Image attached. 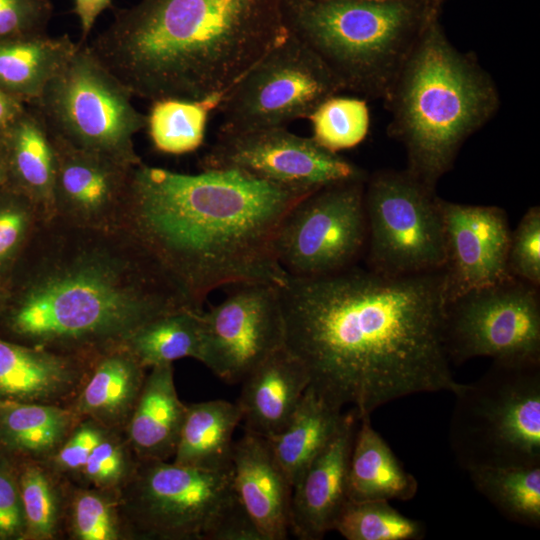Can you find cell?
Here are the masks:
<instances>
[{"label": "cell", "mask_w": 540, "mask_h": 540, "mask_svg": "<svg viewBox=\"0 0 540 540\" xmlns=\"http://www.w3.org/2000/svg\"><path fill=\"white\" fill-rule=\"evenodd\" d=\"M356 409L343 413L340 425L292 487L290 531L301 540H319L348 501V469L359 424Z\"/></svg>", "instance_id": "17"}, {"label": "cell", "mask_w": 540, "mask_h": 540, "mask_svg": "<svg viewBox=\"0 0 540 540\" xmlns=\"http://www.w3.org/2000/svg\"><path fill=\"white\" fill-rule=\"evenodd\" d=\"M312 139L324 149L338 153L359 145L368 135L370 113L360 97L333 95L308 117Z\"/></svg>", "instance_id": "36"}, {"label": "cell", "mask_w": 540, "mask_h": 540, "mask_svg": "<svg viewBox=\"0 0 540 540\" xmlns=\"http://www.w3.org/2000/svg\"><path fill=\"white\" fill-rule=\"evenodd\" d=\"M79 421L69 407L0 400V448L15 459L47 461Z\"/></svg>", "instance_id": "28"}, {"label": "cell", "mask_w": 540, "mask_h": 540, "mask_svg": "<svg viewBox=\"0 0 540 540\" xmlns=\"http://www.w3.org/2000/svg\"><path fill=\"white\" fill-rule=\"evenodd\" d=\"M6 182H7L6 166H5L3 156L0 152V190L3 188Z\"/></svg>", "instance_id": "45"}, {"label": "cell", "mask_w": 540, "mask_h": 540, "mask_svg": "<svg viewBox=\"0 0 540 540\" xmlns=\"http://www.w3.org/2000/svg\"><path fill=\"white\" fill-rule=\"evenodd\" d=\"M454 395L449 444L460 467L540 465V362L493 361Z\"/></svg>", "instance_id": "7"}, {"label": "cell", "mask_w": 540, "mask_h": 540, "mask_svg": "<svg viewBox=\"0 0 540 540\" xmlns=\"http://www.w3.org/2000/svg\"><path fill=\"white\" fill-rule=\"evenodd\" d=\"M344 91L338 78L302 40L288 31L224 94L219 130L286 127Z\"/></svg>", "instance_id": "11"}, {"label": "cell", "mask_w": 540, "mask_h": 540, "mask_svg": "<svg viewBox=\"0 0 540 540\" xmlns=\"http://www.w3.org/2000/svg\"><path fill=\"white\" fill-rule=\"evenodd\" d=\"M201 312L180 309L162 315L135 332L124 344L147 368L191 357L199 361L202 345Z\"/></svg>", "instance_id": "31"}, {"label": "cell", "mask_w": 540, "mask_h": 540, "mask_svg": "<svg viewBox=\"0 0 540 540\" xmlns=\"http://www.w3.org/2000/svg\"><path fill=\"white\" fill-rule=\"evenodd\" d=\"M241 422L236 403L210 400L186 404L173 463L212 471L232 469V436Z\"/></svg>", "instance_id": "26"}, {"label": "cell", "mask_w": 540, "mask_h": 540, "mask_svg": "<svg viewBox=\"0 0 540 540\" xmlns=\"http://www.w3.org/2000/svg\"><path fill=\"white\" fill-rule=\"evenodd\" d=\"M12 462L25 519L24 540H63L70 482L46 461L16 459Z\"/></svg>", "instance_id": "30"}, {"label": "cell", "mask_w": 540, "mask_h": 540, "mask_svg": "<svg viewBox=\"0 0 540 540\" xmlns=\"http://www.w3.org/2000/svg\"><path fill=\"white\" fill-rule=\"evenodd\" d=\"M241 383L236 404L245 431L270 438L285 428L310 378L301 361L284 346L254 368Z\"/></svg>", "instance_id": "21"}, {"label": "cell", "mask_w": 540, "mask_h": 540, "mask_svg": "<svg viewBox=\"0 0 540 540\" xmlns=\"http://www.w3.org/2000/svg\"><path fill=\"white\" fill-rule=\"evenodd\" d=\"M333 530L347 540H419L425 537L422 522L404 516L386 500H348Z\"/></svg>", "instance_id": "35"}, {"label": "cell", "mask_w": 540, "mask_h": 540, "mask_svg": "<svg viewBox=\"0 0 540 540\" xmlns=\"http://www.w3.org/2000/svg\"><path fill=\"white\" fill-rule=\"evenodd\" d=\"M118 497L131 540H214L240 504L232 469L212 471L167 461H138Z\"/></svg>", "instance_id": "9"}, {"label": "cell", "mask_w": 540, "mask_h": 540, "mask_svg": "<svg viewBox=\"0 0 540 540\" xmlns=\"http://www.w3.org/2000/svg\"><path fill=\"white\" fill-rule=\"evenodd\" d=\"M234 491L264 540H284L290 531L292 486L268 440L246 432L233 443Z\"/></svg>", "instance_id": "20"}, {"label": "cell", "mask_w": 540, "mask_h": 540, "mask_svg": "<svg viewBox=\"0 0 540 540\" xmlns=\"http://www.w3.org/2000/svg\"><path fill=\"white\" fill-rule=\"evenodd\" d=\"M137 464L124 431L108 429L92 449L76 484L118 490Z\"/></svg>", "instance_id": "37"}, {"label": "cell", "mask_w": 540, "mask_h": 540, "mask_svg": "<svg viewBox=\"0 0 540 540\" xmlns=\"http://www.w3.org/2000/svg\"><path fill=\"white\" fill-rule=\"evenodd\" d=\"M199 165L202 170H237L267 182L307 191L366 180L369 175L338 153L286 127L219 130Z\"/></svg>", "instance_id": "14"}, {"label": "cell", "mask_w": 540, "mask_h": 540, "mask_svg": "<svg viewBox=\"0 0 540 540\" xmlns=\"http://www.w3.org/2000/svg\"><path fill=\"white\" fill-rule=\"evenodd\" d=\"M366 180L324 186L289 210L275 241L277 259L288 276L321 277L356 265L367 242Z\"/></svg>", "instance_id": "13"}, {"label": "cell", "mask_w": 540, "mask_h": 540, "mask_svg": "<svg viewBox=\"0 0 540 540\" xmlns=\"http://www.w3.org/2000/svg\"><path fill=\"white\" fill-rule=\"evenodd\" d=\"M443 342L455 364L475 357L540 362L539 287L511 277L445 302Z\"/></svg>", "instance_id": "12"}, {"label": "cell", "mask_w": 540, "mask_h": 540, "mask_svg": "<svg viewBox=\"0 0 540 540\" xmlns=\"http://www.w3.org/2000/svg\"><path fill=\"white\" fill-rule=\"evenodd\" d=\"M180 309L192 308L152 272L137 247L126 263L95 252L46 271L16 306L9 326L25 345L95 358Z\"/></svg>", "instance_id": "4"}, {"label": "cell", "mask_w": 540, "mask_h": 540, "mask_svg": "<svg viewBox=\"0 0 540 540\" xmlns=\"http://www.w3.org/2000/svg\"><path fill=\"white\" fill-rule=\"evenodd\" d=\"M367 268L390 276L442 270L444 225L439 197L406 169L368 175L364 187Z\"/></svg>", "instance_id": "10"}, {"label": "cell", "mask_w": 540, "mask_h": 540, "mask_svg": "<svg viewBox=\"0 0 540 540\" xmlns=\"http://www.w3.org/2000/svg\"><path fill=\"white\" fill-rule=\"evenodd\" d=\"M146 368L124 346L99 354L69 408L82 419L124 431L140 395Z\"/></svg>", "instance_id": "22"}, {"label": "cell", "mask_w": 540, "mask_h": 540, "mask_svg": "<svg viewBox=\"0 0 540 540\" xmlns=\"http://www.w3.org/2000/svg\"><path fill=\"white\" fill-rule=\"evenodd\" d=\"M50 0H0V42L47 33Z\"/></svg>", "instance_id": "40"}, {"label": "cell", "mask_w": 540, "mask_h": 540, "mask_svg": "<svg viewBox=\"0 0 540 540\" xmlns=\"http://www.w3.org/2000/svg\"><path fill=\"white\" fill-rule=\"evenodd\" d=\"M223 96L152 101L145 128L154 148L173 155L197 150L203 144L209 115L218 108Z\"/></svg>", "instance_id": "32"}, {"label": "cell", "mask_w": 540, "mask_h": 540, "mask_svg": "<svg viewBox=\"0 0 540 540\" xmlns=\"http://www.w3.org/2000/svg\"><path fill=\"white\" fill-rule=\"evenodd\" d=\"M76 47L68 35L52 37L47 33L0 42V88L30 105Z\"/></svg>", "instance_id": "27"}, {"label": "cell", "mask_w": 540, "mask_h": 540, "mask_svg": "<svg viewBox=\"0 0 540 540\" xmlns=\"http://www.w3.org/2000/svg\"><path fill=\"white\" fill-rule=\"evenodd\" d=\"M7 177L44 209H54L56 155L49 127L33 107H26L0 136Z\"/></svg>", "instance_id": "24"}, {"label": "cell", "mask_w": 540, "mask_h": 540, "mask_svg": "<svg viewBox=\"0 0 540 540\" xmlns=\"http://www.w3.org/2000/svg\"><path fill=\"white\" fill-rule=\"evenodd\" d=\"M199 361L229 384L243 379L285 346L279 287L260 282L231 286L219 304L201 312Z\"/></svg>", "instance_id": "15"}, {"label": "cell", "mask_w": 540, "mask_h": 540, "mask_svg": "<svg viewBox=\"0 0 540 540\" xmlns=\"http://www.w3.org/2000/svg\"><path fill=\"white\" fill-rule=\"evenodd\" d=\"M281 2L139 0L88 46L132 96L224 95L288 35Z\"/></svg>", "instance_id": "3"}, {"label": "cell", "mask_w": 540, "mask_h": 540, "mask_svg": "<svg viewBox=\"0 0 540 540\" xmlns=\"http://www.w3.org/2000/svg\"><path fill=\"white\" fill-rule=\"evenodd\" d=\"M439 206L445 238V302L512 277L507 269L511 230L502 208L462 204L440 197Z\"/></svg>", "instance_id": "16"}, {"label": "cell", "mask_w": 540, "mask_h": 540, "mask_svg": "<svg viewBox=\"0 0 540 540\" xmlns=\"http://www.w3.org/2000/svg\"><path fill=\"white\" fill-rule=\"evenodd\" d=\"M323 1H332V0H323Z\"/></svg>", "instance_id": "46"}, {"label": "cell", "mask_w": 540, "mask_h": 540, "mask_svg": "<svg viewBox=\"0 0 540 540\" xmlns=\"http://www.w3.org/2000/svg\"><path fill=\"white\" fill-rule=\"evenodd\" d=\"M507 269L509 274L540 288V207L532 206L511 231Z\"/></svg>", "instance_id": "38"}, {"label": "cell", "mask_w": 540, "mask_h": 540, "mask_svg": "<svg viewBox=\"0 0 540 540\" xmlns=\"http://www.w3.org/2000/svg\"><path fill=\"white\" fill-rule=\"evenodd\" d=\"M112 4V0H74V12L81 26V42H85L98 16Z\"/></svg>", "instance_id": "43"}, {"label": "cell", "mask_w": 540, "mask_h": 540, "mask_svg": "<svg viewBox=\"0 0 540 540\" xmlns=\"http://www.w3.org/2000/svg\"><path fill=\"white\" fill-rule=\"evenodd\" d=\"M447 0H282L288 31L350 90L384 101Z\"/></svg>", "instance_id": "6"}, {"label": "cell", "mask_w": 540, "mask_h": 540, "mask_svg": "<svg viewBox=\"0 0 540 540\" xmlns=\"http://www.w3.org/2000/svg\"><path fill=\"white\" fill-rule=\"evenodd\" d=\"M468 473L476 490L503 516L540 527V465L487 467Z\"/></svg>", "instance_id": "33"}, {"label": "cell", "mask_w": 540, "mask_h": 540, "mask_svg": "<svg viewBox=\"0 0 540 540\" xmlns=\"http://www.w3.org/2000/svg\"><path fill=\"white\" fill-rule=\"evenodd\" d=\"M25 519L14 464L0 451V539L24 540Z\"/></svg>", "instance_id": "41"}, {"label": "cell", "mask_w": 540, "mask_h": 540, "mask_svg": "<svg viewBox=\"0 0 540 540\" xmlns=\"http://www.w3.org/2000/svg\"><path fill=\"white\" fill-rule=\"evenodd\" d=\"M185 410L175 388L173 365L151 367L124 429L138 461H167L174 456Z\"/></svg>", "instance_id": "23"}, {"label": "cell", "mask_w": 540, "mask_h": 540, "mask_svg": "<svg viewBox=\"0 0 540 540\" xmlns=\"http://www.w3.org/2000/svg\"><path fill=\"white\" fill-rule=\"evenodd\" d=\"M313 191L237 170L183 174L140 163L126 212L131 237L152 271L191 308L224 286H283L275 241L289 210Z\"/></svg>", "instance_id": "2"}, {"label": "cell", "mask_w": 540, "mask_h": 540, "mask_svg": "<svg viewBox=\"0 0 540 540\" xmlns=\"http://www.w3.org/2000/svg\"><path fill=\"white\" fill-rule=\"evenodd\" d=\"M342 416L341 408L308 385L285 428L266 438L292 487L335 434Z\"/></svg>", "instance_id": "29"}, {"label": "cell", "mask_w": 540, "mask_h": 540, "mask_svg": "<svg viewBox=\"0 0 540 540\" xmlns=\"http://www.w3.org/2000/svg\"><path fill=\"white\" fill-rule=\"evenodd\" d=\"M383 103L391 114L387 134L406 151L405 169L436 188L465 141L495 116L500 96L475 54L457 49L437 19Z\"/></svg>", "instance_id": "5"}, {"label": "cell", "mask_w": 540, "mask_h": 540, "mask_svg": "<svg viewBox=\"0 0 540 540\" xmlns=\"http://www.w3.org/2000/svg\"><path fill=\"white\" fill-rule=\"evenodd\" d=\"M95 358L0 339V400L69 407Z\"/></svg>", "instance_id": "19"}, {"label": "cell", "mask_w": 540, "mask_h": 540, "mask_svg": "<svg viewBox=\"0 0 540 540\" xmlns=\"http://www.w3.org/2000/svg\"><path fill=\"white\" fill-rule=\"evenodd\" d=\"M129 90L94 56L86 42L77 47L29 106L49 129L73 146L128 166L141 163L133 137L146 115L135 109Z\"/></svg>", "instance_id": "8"}, {"label": "cell", "mask_w": 540, "mask_h": 540, "mask_svg": "<svg viewBox=\"0 0 540 540\" xmlns=\"http://www.w3.org/2000/svg\"><path fill=\"white\" fill-rule=\"evenodd\" d=\"M285 347L311 386L359 418L423 392L455 393L443 342L442 270L390 277L356 265L279 287Z\"/></svg>", "instance_id": "1"}, {"label": "cell", "mask_w": 540, "mask_h": 540, "mask_svg": "<svg viewBox=\"0 0 540 540\" xmlns=\"http://www.w3.org/2000/svg\"><path fill=\"white\" fill-rule=\"evenodd\" d=\"M107 430L93 420H80L46 462L61 477L76 484L92 449Z\"/></svg>", "instance_id": "39"}, {"label": "cell", "mask_w": 540, "mask_h": 540, "mask_svg": "<svg viewBox=\"0 0 540 540\" xmlns=\"http://www.w3.org/2000/svg\"><path fill=\"white\" fill-rule=\"evenodd\" d=\"M50 133L56 155L54 209L92 225L104 222L111 212L126 209L135 166L77 148Z\"/></svg>", "instance_id": "18"}, {"label": "cell", "mask_w": 540, "mask_h": 540, "mask_svg": "<svg viewBox=\"0 0 540 540\" xmlns=\"http://www.w3.org/2000/svg\"><path fill=\"white\" fill-rule=\"evenodd\" d=\"M27 225L28 214L21 205L8 203L0 207V263L16 251Z\"/></svg>", "instance_id": "42"}, {"label": "cell", "mask_w": 540, "mask_h": 540, "mask_svg": "<svg viewBox=\"0 0 540 540\" xmlns=\"http://www.w3.org/2000/svg\"><path fill=\"white\" fill-rule=\"evenodd\" d=\"M25 105L0 88V136L24 110Z\"/></svg>", "instance_id": "44"}, {"label": "cell", "mask_w": 540, "mask_h": 540, "mask_svg": "<svg viewBox=\"0 0 540 540\" xmlns=\"http://www.w3.org/2000/svg\"><path fill=\"white\" fill-rule=\"evenodd\" d=\"M417 490L416 478L405 470L387 442L372 427L370 417H361L349 462L348 500L407 501Z\"/></svg>", "instance_id": "25"}, {"label": "cell", "mask_w": 540, "mask_h": 540, "mask_svg": "<svg viewBox=\"0 0 540 540\" xmlns=\"http://www.w3.org/2000/svg\"><path fill=\"white\" fill-rule=\"evenodd\" d=\"M131 540L121 514L118 490L70 482L63 540Z\"/></svg>", "instance_id": "34"}]
</instances>
